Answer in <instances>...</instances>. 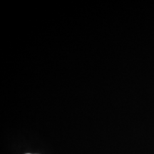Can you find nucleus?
<instances>
[{"mask_svg":"<svg viewBox=\"0 0 154 154\" xmlns=\"http://www.w3.org/2000/svg\"><path fill=\"white\" fill-rule=\"evenodd\" d=\"M27 154H31V153H27Z\"/></svg>","mask_w":154,"mask_h":154,"instance_id":"obj_1","label":"nucleus"}]
</instances>
